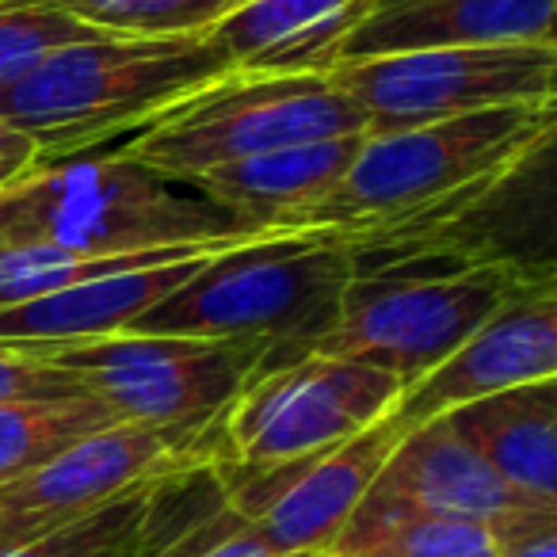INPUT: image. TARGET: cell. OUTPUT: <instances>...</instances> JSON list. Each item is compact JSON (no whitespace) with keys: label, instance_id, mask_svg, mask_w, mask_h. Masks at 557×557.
Instances as JSON below:
<instances>
[{"label":"cell","instance_id":"obj_1","mask_svg":"<svg viewBox=\"0 0 557 557\" xmlns=\"http://www.w3.org/2000/svg\"><path fill=\"white\" fill-rule=\"evenodd\" d=\"M554 138V103H511L394 134H367L344 180L298 222L348 248L417 245L466 222Z\"/></svg>","mask_w":557,"mask_h":557},{"label":"cell","instance_id":"obj_2","mask_svg":"<svg viewBox=\"0 0 557 557\" xmlns=\"http://www.w3.org/2000/svg\"><path fill=\"white\" fill-rule=\"evenodd\" d=\"M549 263L466 240L351 248V283L341 321L318 356L386 371L405 389L462 348L500 306L549 283Z\"/></svg>","mask_w":557,"mask_h":557},{"label":"cell","instance_id":"obj_3","mask_svg":"<svg viewBox=\"0 0 557 557\" xmlns=\"http://www.w3.org/2000/svg\"><path fill=\"white\" fill-rule=\"evenodd\" d=\"M260 233L233 222L199 187L169 180L119 149L39 161L0 187V252H153V248L240 245Z\"/></svg>","mask_w":557,"mask_h":557},{"label":"cell","instance_id":"obj_4","mask_svg":"<svg viewBox=\"0 0 557 557\" xmlns=\"http://www.w3.org/2000/svg\"><path fill=\"white\" fill-rule=\"evenodd\" d=\"M348 283L351 248L341 233H260L207 256L131 333L245 341L268 351L260 367L295 363L336 329Z\"/></svg>","mask_w":557,"mask_h":557},{"label":"cell","instance_id":"obj_5","mask_svg":"<svg viewBox=\"0 0 557 557\" xmlns=\"http://www.w3.org/2000/svg\"><path fill=\"white\" fill-rule=\"evenodd\" d=\"M230 73L210 35L92 39L42 58L24 81L4 88L0 119L24 131L42 161H58L126 138Z\"/></svg>","mask_w":557,"mask_h":557},{"label":"cell","instance_id":"obj_6","mask_svg":"<svg viewBox=\"0 0 557 557\" xmlns=\"http://www.w3.org/2000/svg\"><path fill=\"white\" fill-rule=\"evenodd\" d=\"M367 134L359 108L329 77H230L164 108L119 138V153L180 184L271 149Z\"/></svg>","mask_w":557,"mask_h":557},{"label":"cell","instance_id":"obj_7","mask_svg":"<svg viewBox=\"0 0 557 557\" xmlns=\"http://www.w3.org/2000/svg\"><path fill=\"white\" fill-rule=\"evenodd\" d=\"M62 367L123 424L218 443V424L268 351L245 341L119 333L81 344H12ZM214 466V462H210Z\"/></svg>","mask_w":557,"mask_h":557},{"label":"cell","instance_id":"obj_8","mask_svg":"<svg viewBox=\"0 0 557 557\" xmlns=\"http://www.w3.org/2000/svg\"><path fill=\"white\" fill-rule=\"evenodd\" d=\"M401 394L394 374L318 351L260 367L218 424L214 462L268 470L318 455L389 417Z\"/></svg>","mask_w":557,"mask_h":557},{"label":"cell","instance_id":"obj_9","mask_svg":"<svg viewBox=\"0 0 557 557\" xmlns=\"http://www.w3.org/2000/svg\"><path fill=\"white\" fill-rule=\"evenodd\" d=\"M367 134L443 123L511 103H554L557 47H470L341 62L329 73Z\"/></svg>","mask_w":557,"mask_h":557},{"label":"cell","instance_id":"obj_10","mask_svg":"<svg viewBox=\"0 0 557 557\" xmlns=\"http://www.w3.org/2000/svg\"><path fill=\"white\" fill-rule=\"evenodd\" d=\"M218 443L149 424H108L81 435L24 478L0 485V554L85 519L141 481L210 466Z\"/></svg>","mask_w":557,"mask_h":557},{"label":"cell","instance_id":"obj_11","mask_svg":"<svg viewBox=\"0 0 557 557\" xmlns=\"http://www.w3.org/2000/svg\"><path fill=\"white\" fill-rule=\"evenodd\" d=\"M405 428L382 417L367 432L318 455L268 470L214 462L225 508L275 554H325L374 485Z\"/></svg>","mask_w":557,"mask_h":557},{"label":"cell","instance_id":"obj_12","mask_svg":"<svg viewBox=\"0 0 557 557\" xmlns=\"http://www.w3.org/2000/svg\"><path fill=\"white\" fill-rule=\"evenodd\" d=\"M546 508L527 500L523 493L508 485L455 428L447 417L424 420L409 428L389 450L386 466L379 470L374 485L344 523L341 539H356L382 523L412 516H440V519H473V523L496 527L519 511Z\"/></svg>","mask_w":557,"mask_h":557},{"label":"cell","instance_id":"obj_13","mask_svg":"<svg viewBox=\"0 0 557 557\" xmlns=\"http://www.w3.org/2000/svg\"><path fill=\"white\" fill-rule=\"evenodd\" d=\"M546 379H557L554 278L500 306L462 348H455L435 371L397 397L394 417L409 432L424 420L447 417L458 405Z\"/></svg>","mask_w":557,"mask_h":557},{"label":"cell","instance_id":"obj_14","mask_svg":"<svg viewBox=\"0 0 557 557\" xmlns=\"http://www.w3.org/2000/svg\"><path fill=\"white\" fill-rule=\"evenodd\" d=\"M557 0H371L341 62L470 47H554Z\"/></svg>","mask_w":557,"mask_h":557},{"label":"cell","instance_id":"obj_15","mask_svg":"<svg viewBox=\"0 0 557 557\" xmlns=\"http://www.w3.org/2000/svg\"><path fill=\"white\" fill-rule=\"evenodd\" d=\"M225 504L214 466L141 481L85 519L0 557H157Z\"/></svg>","mask_w":557,"mask_h":557},{"label":"cell","instance_id":"obj_16","mask_svg":"<svg viewBox=\"0 0 557 557\" xmlns=\"http://www.w3.org/2000/svg\"><path fill=\"white\" fill-rule=\"evenodd\" d=\"M371 0H248L210 32L237 77H329Z\"/></svg>","mask_w":557,"mask_h":557},{"label":"cell","instance_id":"obj_17","mask_svg":"<svg viewBox=\"0 0 557 557\" xmlns=\"http://www.w3.org/2000/svg\"><path fill=\"white\" fill-rule=\"evenodd\" d=\"M367 134L310 141V146L271 149L245 161L210 169L195 180L214 207L252 233H290L333 191L351 169Z\"/></svg>","mask_w":557,"mask_h":557},{"label":"cell","instance_id":"obj_18","mask_svg":"<svg viewBox=\"0 0 557 557\" xmlns=\"http://www.w3.org/2000/svg\"><path fill=\"white\" fill-rule=\"evenodd\" d=\"M202 260L207 256H187L153 268L119 271L35 302L9 306L0 310V344H81L131 333L134 321L184 287Z\"/></svg>","mask_w":557,"mask_h":557},{"label":"cell","instance_id":"obj_19","mask_svg":"<svg viewBox=\"0 0 557 557\" xmlns=\"http://www.w3.org/2000/svg\"><path fill=\"white\" fill-rule=\"evenodd\" d=\"M447 424L516 493L557 508V379L458 405Z\"/></svg>","mask_w":557,"mask_h":557},{"label":"cell","instance_id":"obj_20","mask_svg":"<svg viewBox=\"0 0 557 557\" xmlns=\"http://www.w3.org/2000/svg\"><path fill=\"white\" fill-rule=\"evenodd\" d=\"M123 424L96 397L65 401H0V485L24 478L81 435Z\"/></svg>","mask_w":557,"mask_h":557},{"label":"cell","instance_id":"obj_21","mask_svg":"<svg viewBox=\"0 0 557 557\" xmlns=\"http://www.w3.org/2000/svg\"><path fill=\"white\" fill-rule=\"evenodd\" d=\"M115 39H195L210 35L248 0H47Z\"/></svg>","mask_w":557,"mask_h":557},{"label":"cell","instance_id":"obj_22","mask_svg":"<svg viewBox=\"0 0 557 557\" xmlns=\"http://www.w3.org/2000/svg\"><path fill=\"white\" fill-rule=\"evenodd\" d=\"M325 557H496V546L485 523L412 516L333 542Z\"/></svg>","mask_w":557,"mask_h":557},{"label":"cell","instance_id":"obj_23","mask_svg":"<svg viewBox=\"0 0 557 557\" xmlns=\"http://www.w3.org/2000/svg\"><path fill=\"white\" fill-rule=\"evenodd\" d=\"M92 39H115V35L81 24L77 16L54 9L47 0H24V4L4 9L0 12V92L24 81L42 58Z\"/></svg>","mask_w":557,"mask_h":557},{"label":"cell","instance_id":"obj_24","mask_svg":"<svg viewBox=\"0 0 557 557\" xmlns=\"http://www.w3.org/2000/svg\"><path fill=\"white\" fill-rule=\"evenodd\" d=\"M65 397H85L73 374L12 344H0V401H65Z\"/></svg>","mask_w":557,"mask_h":557},{"label":"cell","instance_id":"obj_25","mask_svg":"<svg viewBox=\"0 0 557 557\" xmlns=\"http://www.w3.org/2000/svg\"><path fill=\"white\" fill-rule=\"evenodd\" d=\"M496 557H557V508H534L488 527Z\"/></svg>","mask_w":557,"mask_h":557},{"label":"cell","instance_id":"obj_26","mask_svg":"<svg viewBox=\"0 0 557 557\" xmlns=\"http://www.w3.org/2000/svg\"><path fill=\"white\" fill-rule=\"evenodd\" d=\"M187 557H325V554H275L230 508H222L207 523L202 539L195 542V549Z\"/></svg>","mask_w":557,"mask_h":557},{"label":"cell","instance_id":"obj_27","mask_svg":"<svg viewBox=\"0 0 557 557\" xmlns=\"http://www.w3.org/2000/svg\"><path fill=\"white\" fill-rule=\"evenodd\" d=\"M39 146L27 138L20 126L0 119V187H9L12 180H20L24 172H32L39 164Z\"/></svg>","mask_w":557,"mask_h":557},{"label":"cell","instance_id":"obj_28","mask_svg":"<svg viewBox=\"0 0 557 557\" xmlns=\"http://www.w3.org/2000/svg\"><path fill=\"white\" fill-rule=\"evenodd\" d=\"M12 4H24V0H0V12H4V9H12Z\"/></svg>","mask_w":557,"mask_h":557}]
</instances>
